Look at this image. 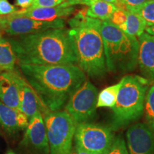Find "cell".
<instances>
[{
	"label": "cell",
	"mask_w": 154,
	"mask_h": 154,
	"mask_svg": "<svg viewBox=\"0 0 154 154\" xmlns=\"http://www.w3.org/2000/svg\"><path fill=\"white\" fill-rule=\"evenodd\" d=\"M19 70L47 111H60L86 79L76 64H19Z\"/></svg>",
	"instance_id": "obj_1"
},
{
	"label": "cell",
	"mask_w": 154,
	"mask_h": 154,
	"mask_svg": "<svg viewBox=\"0 0 154 154\" xmlns=\"http://www.w3.org/2000/svg\"><path fill=\"white\" fill-rule=\"evenodd\" d=\"M103 1H105V2H109V3H111V4H113V5H117L119 2H120V0H103Z\"/></svg>",
	"instance_id": "obj_31"
},
{
	"label": "cell",
	"mask_w": 154,
	"mask_h": 154,
	"mask_svg": "<svg viewBox=\"0 0 154 154\" xmlns=\"http://www.w3.org/2000/svg\"><path fill=\"white\" fill-rule=\"evenodd\" d=\"M129 154H154V134L146 123H136L126 133Z\"/></svg>",
	"instance_id": "obj_11"
},
{
	"label": "cell",
	"mask_w": 154,
	"mask_h": 154,
	"mask_svg": "<svg viewBox=\"0 0 154 154\" xmlns=\"http://www.w3.org/2000/svg\"><path fill=\"white\" fill-rule=\"evenodd\" d=\"M126 10L124 9L117 8L113 14L111 15V18L109 19V21L112 23L113 24L116 25L118 27L121 26L126 22Z\"/></svg>",
	"instance_id": "obj_25"
},
{
	"label": "cell",
	"mask_w": 154,
	"mask_h": 154,
	"mask_svg": "<svg viewBox=\"0 0 154 154\" xmlns=\"http://www.w3.org/2000/svg\"><path fill=\"white\" fill-rule=\"evenodd\" d=\"M147 1L149 0H120V2L116 6L119 9L133 12Z\"/></svg>",
	"instance_id": "obj_24"
},
{
	"label": "cell",
	"mask_w": 154,
	"mask_h": 154,
	"mask_svg": "<svg viewBox=\"0 0 154 154\" xmlns=\"http://www.w3.org/2000/svg\"><path fill=\"white\" fill-rule=\"evenodd\" d=\"M146 32L150 35L154 36V25L151 26H147L146 28Z\"/></svg>",
	"instance_id": "obj_30"
},
{
	"label": "cell",
	"mask_w": 154,
	"mask_h": 154,
	"mask_svg": "<svg viewBox=\"0 0 154 154\" xmlns=\"http://www.w3.org/2000/svg\"><path fill=\"white\" fill-rule=\"evenodd\" d=\"M115 136L111 128L91 122L76 125L75 146L91 154H106Z\"/></svg>",
	"instance_id": "obj_8"
},
{
	"label": "cell",
	"mask_w": 154,
	"mask_h": 154,
	"mask_svg": "<svg viewBox=\"0 0 154 154\" xmlns=\"http://www.w3.org/2000/svg\"><path fill=\"white\" fill-rule=\"evenodd\" d=\"M138 41L137 65L143 78L154 83V36L144 32Z\"/></svg>",
	"instance_id": "obj_13"
},
{
	"label": "cell",
	"mask_w": 154,
	"mask_h": 154,
	"mask_svg": "<svg viewBox=\"0 0 154 154\" xmlns=\"http://www.w3.org/2000/svg\"><path fill=\"white\" fill-rule=\"evenodd\" d=\"M0 32H2V26H1V23H0Z\"/></svg>",
	"instance_id": "obj_34"
},
{
	"label": "cell",
	"mask_w": 154,
	"mask_h": 154,
	"mask_svg": "<svg viewBox=\"0 0 154 154\" xmlns=\"http://www.w3.org/2000/svg\"><path fill=\"white\" fill-rule=\"evenodd\" d=\"M13 73L19 87L20 111L27 116L29 121L38 111H40L42 115L48 112L44 107L35 91L23 76L20 70H18L16 68L13 71Z\"/></svg>",
	"instance_id": "obj_12"
},
{
	"label": "cell",
	"mask_w": 154,
	"mask_h": 154,
	"mask_svg": "<svg viewBox=\"0 0 154 154\" xmlns=\"http://www.w3.org/2000/svg\"><path fill=\"white\" fill-rule=\"evenodd\" d=\"M0 72H1V71H0Z\"/></svg>",
	"instance_id": "obj_36"
},
{
	"label": "cell",
	"mask_w": 154,
	"mask_h": 154,
	"mask_svg": "<svg viewBox=\"0 0 154 154\" xmlns=\"http://www.w3.org/2000/svg\"><path fill=\"white\" fill-rule=\"evenodd\" d=\"M7 38L18 64L77 65L74 42L69 29H50Z\"/></svg>",
	"instance_id": "obj_2"
},
{
	"label": "cell",
	"mask_w": 154,
	"mask_h": 154,
	"mask_svg": "<svg viewBox=\"0 0 154 154\" xmlns=\"http://www.w3.org/2000/svg\"><path fill=\"white\" fill-rule=\"evenodd\" d=\"M86 10L83 9L69 21V29L74 42L77 66L91 78H100L108 72L101 21L86 16Z\"/></svg>",
	"instance_id": "obj_3"
},
{
	"label": "cell",
	"mask_w": 154,
	"mask_h": 154,
	"mask_svg": "<svg viewBox=\"0 0 154 154\" xmlns=\"http://www.w3.org/2000/svg\"><path fill=\"white\" fill-rule=\"evenodd\" d=\"M0 134H1V131H0Z\"/></svg>",
	"instance_id": "obj_35"
},
{
	"label": "cell",
	"mask_w": 154,
	"mask_h": 154,
	"mask_svg": "<svg viewBox=\"0 0 154 154\" xmlns=\"http://www.w3.org/2000/svg\"><path fill=\"white\" fill-rule=\"evenodd\" d=\"M2 37H3V32H0V38H1Z\"/></svg>",
	"instance_id": "obj_33"
},
{
	"label": "cell",
	"mask_w": 154,
	"mask_h": 154,
	"mask_svg": "<svg viewBox=\"0 0 154 154\" xmlns=\"http://www.w3.org/2000/svg\"><path fill=\"white\" fill-rule=\"evenodd\" d=\"M71 154H91V153H88V151H85V150L81 149V148L78 147V146H74V149L72 148Z\"/></svg>",
	"instance_id": "obj_29"
},
{
	"label": "cell",
	"mask_w": 154,
	"mask_h": 154,
	"mask_svg": "<svg viewBox=\"0 0 154 154\" xmlns=\"http://www.w3.org/2000/svg\"><path fill=\"white\" fill-rule=\"evenodd\" d=\"M101 33L108 72L134 71L137 66L138 38L125 33L109 20L101 21Z\"/></svg>",
	"instance_id": "obj_4"
},
{
	"label": "cell",
	"mask_w": 154,
	"mask_h": 154,
	"mask_svg": "<svg viewBox=\"0 0 154 154\" xmlns=\"http://www.w3.org/2000/svg\"><path fill=\"white\" fill-rule=\"evenodd\" d=\"M149 83L145 78L136 75L123 77L116 102L112 108L111 130L124 128L141 117Z\"/></svg>",
	"instance_id": "obj_5"
},
{
	"label": "cell",
	"mask_w": 154,
	"mask_h": 154,
	"mask_svg": "<svg viewBox=\"0 0 154 154\" xmlns=\"http://www.w3.org/2000/svg\"><path fill=\"white\" fill-rule=\"evenodd\" d=\"M18 10L8 0H0V17H6Z\"/></svg>",
	"instance_id": "obj_26"
},
{
	"label": "cell",
	"mask_w": 154,
	"mask_h": 154,
	"mask_svg": "<svg viewBox=\"0 0 154 154\" xmlns=\"http://www.w3.org/2000/svg\"><path fill=\"white\" fill-rule=\"evenodd\" d=\"M6 154H16V153H15L14 152L12 151V150H9V151L7 152V153H6Z\"/></svg>",
	"instance_id": "obj_32"
},
{
	"label": "cell",
	"mask_w": 154,
	"mask_h": 154,
	"mask_svg": "<svg viewBox=\"0 0 154 154\" xmlns=\"http://www.w3.org/2000/svg\"><path fill=\"white\" fill-rule=\"evenodd\" d=\"M133 12L139 15L147 26L154 25V0H149Z\"/></svg>",
	"instance_id": "obj_22"
},
{
	"label": "cell",
	"mask_w": 154,
	"mask_h": 154,
	"mask_svg": "<svg viewBox=\"0 0 154 154\" xmlns=\"http://www.w3.org/2000/svg\"><path fill=\"white\" fill-rule=\"evenodd\" d=\"M20 145L37 154H50L47 130L43 116L40 111L29 121Z\"/></svg>",
	"instance_id": "obj_10"
},
{
	"label": "cell",
	"mask_w": 154,
	"mask_h": 154,
	"mask_svg": "<svg viewBox=\"0 0 154 154\" xmlns=\"http://www.w3.org/2000/svg\"><path fill=\"white\" fill-rule=\"evenodd\" d=\"M126 22L119 28L128 35L138 38L144 33L147 24L145 21L136 13L126 10Z\"/></svg>",
	"instance_id": "obj_18"
},
{
	"label": "cell",
	"mask_w": 154,
	"mask_h": 154,
	"mask_svg": "<svg viewBox=\"0 0 154 154\" xmlns=\"http://www.w3.org/2000/svg\"><path fill=\"white\" fill-rule=\"evenodd\" d=\"M29 119L24 113L9 107L0 101V127L10 134L26 129Z\"/></svg>",
	"instance_id": "obj_15"
},
{
	"label": "cell",
	"mask_w": 154,
	"mask_h": 154,
	"mask_svg": "<svg viewBox=\"0 0 154 154\" xmlns=\"http://www.w3.org/2000/svg\"><path fill=\"white\" fill-rule=\"evenodd\" d=\"M66 0H34L31 7H57Z\"/></svg>",
	"instance_id": "obj_27"
},
{
	"label": "cell",
	"mask_w": 154,
	"mask_h": 154,
	"mask_svg": "<svg viewBox=\"0 0 154 154\" xmlns=\"http://www.w3.org/2000/svg\"><path fill=\"white\" fill-rule=\"evenodd\" d=\"M17 57L7 38H0V71L12 72L16 67Z\"/></svg>",
	"instance_id": "obj_17"
},
{
	"label": "cell",
	"mask_w": 154,
	"mask_h": 154,
	"mask_svg": "<svg viewBox=\"0 0 154 154\" xmlns=\"http://www.w3.org/2000/svg\"><path fill=\"white\" fill-rule=\"evenodd\" d=\"M143 113L145 114L146 124L154 134V84L148 88Z\"/></svg>",
	"instance_id": "obj_21"
},
{
	"label": "cell",
	"mask_w": 154,
	"mask_h": 154,
	"mask_svg": "<svg viewBox=\"0 0 154 154\" xmlns=\"http://www.w3.org/2000/svg\"><path fill=\"white\" fill-rule=\"evenodd\" d=\"M0 101L9 107L20 111L19 87L13 71L0 72Z\"/></svg>",
	"instance_id": "obj_16"
},
{
	"label": "cell",
	"mask_w": 154,
	"mask_h": 154,
	"mask_svg": "<svg viewBox=\"0 0 154 154\" xmlns=\"http://www.w3.org/2000/svg\"><path fill=\"white\" fill-rule=\"evenodd\" d=\"M2 30L11 36L27 35L50 29L65 27L63 19L54 21H39L26 17H0Z\"/></svg>",
	"instance_id": "obj_9"
},
{
	"label": "cell",
	"mask_w": 154,
	"mask_h": 154,
	"mask_svg": "<svg viewBox=\"0 0 154 154\" xmlns=\"http://www.w3.org/2000/svg\"><path fill=\"white\" fill-rule=\"evenodd\" d=\"M98 90L87 79L74 92L64 106L65 111L76 125L88 122L95 116Z\"/></svg>",
	"instance_id": "obj_7"
},
{
	"label": "cell",
	"mask_w": 154,
	"mask_h": 154,
	"mask_svg": "<svg viewBox=\"0 0 154 154\" xmlns=\"http://www.w3.org/2000/svg\"><path fill=\"white\" fill-rule=\"evenodd\" d=\"M106 154H129L125 140L122 136H115L112 144Z\"/></svg>",
	"instance_id": "obj_23"
},
{
	"label": "cell",
	"mask_w": 154,
	"mask_h": 154,
	"mask_svg": "<svg viewBox=\"0 0 154 154\" xmlns=\"http://www.w3.org/2000/svg\"><path fill=\"white\" fill-rule=\"evenodd\" d=\"M120 86L121 82L114 85L108 86L102 90L98 94L97 103H96L97 109L101 107H108L112 109L116 102L117 95Z\"/></svg>",
	"instance_id": "obj_20"
},
{
	"label": "cell",
	"mask_w": 154,
	"mask_h": 154,
	"mask_svg": "<svg viewBox=\"0 0 154 154\" xmlns=\"http://www.w3.org/2000/svg\"><path fill=\"white\" fill-rule=\"evenodd\" d=\"M33 2L34 0H16L15 5L21 7L22 9H25L32 7Z\"/></svg>",
	"instance_id": "obj_28"
},
{
	"label": "cell",
	"mask_w": 154,
	"mask_h": 154,
	"mask_svg": "<svg viewBox=\"0 0 154 154\" xmlns=\"http://www.w3.org/2000/svg\"><path fill=\"white\" fill-rule=\"evenodd\" d=\"M43 119L50 154H71L76 124L65 111H48Z\"/></svg>",
	"instance_id": "obj_6"
},
{
	"label": "cell",
	"mask_w": 154,
	"mask_h": 154,
	"mask_svg": "<svg viewBox=\"0 0 154 154\" xmlns=\"http://www.w3.org/2000/svg\"><path fill=\"white\" fill-rule=\"evenodd\" d=\"M117 9L113 4L103 0H97L90 6L86 10V16L100 21L109 20L113 13Z\"/></svg>",
	"instance_id": "obj_19"
},
{
	"label": "cell",
	"mask_w": 154,
	"mask_h": 154,
	"mask_svg": "<svg viewBox=\"0 0 154 154\" xmlns=\"http://www.w3.org/2000/svg\"><path fill=\"white\" fill-rule=\"evenodd\" d=\"M74 10V6H69L64 2L57 7H29L25 9H18L9 15L26 17L39 21H54L70 16Z\"/></svg>",
	"instance_id": "obj_14"
}]
</instances>
